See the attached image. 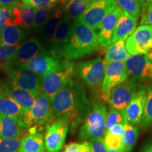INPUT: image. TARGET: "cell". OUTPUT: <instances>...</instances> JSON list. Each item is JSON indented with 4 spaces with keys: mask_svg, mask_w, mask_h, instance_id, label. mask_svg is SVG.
Masks as SVG:
<instances>
[{
    "mask_svg": "<svg viewBox=\"0 0 152 152\" xmlns=\"http://www.w3.org/2000/svg\"><path fill=\"white\" fill-rule=\"evenodd\" d=\"M51 102L54 118L65 121L71 132L83 124L92 109L84 86L73 79L51 99Z\"/></svg>",
    "mask_w": 152,
    "mask_h": 152,
    "instance_id": "obj_1",
    "label": "cell"
},
{
    "mask_svg": "<svg viewBox=\"0 0 152 152\" xmlns=\"http://www.w3.org/2000/svg\"><path fill=\"white\" fill-rule=\"evenodd\" d=\"M97 34L77 20L73 23L71 35L60 49L68 59H77L94 53L98 48Z\"/></svg>",
    "mask_w": 152,
    "mask_h": 152,
    "instance_id": "obj_2",
    "label": "cell"
},
{
    "mask_svg": "<svg viewBox=\"0 0 152 152\" xmlns=\"http://www.w3.org/2000/svg\"><path fill=\"white\" fill-rule=\"evenodd\" d=\"M53 119L51 99L40 92L37 95L33 107L26 110L18 121L23 130L35 128L38 130L37 128H48Z\"/></svg>",
    "mask_w": 152,
    "mask_h": 152,
    "instance_id": "obj_3",
    "label": "cell"
},
{
    "mask_svg": "<svg viewBox=\"0 0 152 152\" xmlns=\"http://www.w3.org/2000/svg\"><path fill=\"white\" fill-rule=\"evenodd\" d=\"M107 113V108L103 102H93L90 112L79 129L80 139L85 142L104 140Z\"/></svg>",
    "mask_w": 152,
    "mask_h": 152,
    "instance_id": "obj_4",
    "label": "cell"
},
{
    "mask_svg": "<svg viewBox=\"0 0 152 152\" xmlns=\"http://www.w3.org/2000/svg\"><path fill=\"white\" fill-rule=\"evenodd\" d=\"M76 64L71 61H61L54 70L41 77L40 90L52 99L75 75Z\"/></svg>",
    "mask_w": 152,
    "mask_h": 152,
    "instance_id": "obj_5",
    "label": "cell"
},
{
    "mask_svg": "<svg viewBox=\"0 0 152 152\" xmlns=\"http://www.w3.org/2000/svg\"><path fill=\"white\" fill-rule=\"evenodd\" d=\"M75 75L93 92H102L105 75L104 60L101 57H98L76 64Z\"/></svg>",
    "mask_w": 152,
    "mask_h": 152,
    "instance_id": "obj_6",
    "label": "cell"
},
{
    "mask_svg": "<svg viewBox=\"0 0 152 152\" xmlns=\"http://www.w3.org/2000/svg\"><path fill=\"white\" fill-rule=\"evenodd\" d=\"M2 68L13 87L35 94L41 92V77L30 70L22 66Z\"/></svg>",
    "mask_w": 152,
    "mask_h": 152,
    "instance_id": "obj_7",
    "label": "cell"
},
{
    "mask_svg": "<svg viewBox=\"0 0 152 152\" xmlns=\"http://www.w3.org/2000/svg\"><path fill=\"white\" fill-rule=\"evenodd\" d=\"M137 89V83L136 81L128 78L109 92L102 93L101 96L103 100L108 102L111 107L124 112L125 108L135 95Z\"/></svg>",
    "mask_w": 152,
    "mask_h": 152,
    "instance_id": "obj_8",
    "label": "cell"
},
{
    "mask_svg": "<svg viewBox=\"0 0 152 152\" xmlns=\"http://www.w3.org/2000/svg\"><path fill=\"white\" fill-rule=\"evenodd\" d=\"M48 54L40 42L35 38H30L20 44L16 52L10 59L3 63L2 67H17L29 62L35 57Z\"/></svg>",
    "mask_w": 152,
    "mask_h": 152,
    "instance_id": "obj_9",
    "label": "cell"
},
{
    "mask_svg": "<svg viewBox=\"0 0 152 152\" xmlns=\"http://www.w3.org/2000/svg\"><path fill=\"white\" fill-rule=\"evenodd\" d=\"M116 8L115 0H99L91 4L78 20L91 29L97 30L104 18Z\"/></svg>",
    "mask_w": 152,
    "mask_h": 152,
    "instance_id": "obj_10",
    "label": "cell"
},
{
    "mask_svg": "<svg viewBox=\"0 0 152 152\" xmlns=\"http://www.w3.org/2000/svg\"><path fill=\"white\" fill-rule=\"evenodd\" d=\"M125 47L130 55L147 54L152 48V26L140 25L127 39Z\"/></svg>",
    "mask_w": 152,
    "mask_h": 152,
    "instance_id": "obj_11",
    "label": "cell"
},
{
    "mask_svg": "<svg viewBox=\"0 0 152 152\" xmlns=\"http://www.w3.org/2000/svg\"><path fill=\"white\" fill-rule=\"evenodd\" d=\"M125 64L129 78L140 82L152 80V61L147 55H130Z\"/></svg>",
    "mask_w": 152,
    "mask_h": 152,
    "instance_id": "obj_12",
    "label": "cell"
},
{
    "mask_svg": "<svg viewBox=\"0 0 152 152\" xmlns=\"http://www.w3.org/2000/svg\"><path fill=\"white\" fill-rule=\"evenodd\" d=\"M69 127L62 120H55L47 129L45 137V149L48 152H58L62 149Z\"/></svg>",
    "mask_w": 152,
    "mask_h": 152,
    "instance_id": "obj_13",
    "label": "cell"
},
{
    "mask_svg": "<svg viewBox=\"0 0 152 152\" xmlns=\"http://www.w3.org/2000/svg\"><path fill=\"white\" fill-rule=\"evenodd\" d=\"M128 79L125 62H109L105 64V75L102 83V93L108 92Z\"/></svg>",
    "mask_w": 152,
    "mask_h": 152,
    "instance_id": "obj_14",
    "label": "cell"
},
{
    "mask_svg": "<svg viewBox=\"0 0 152 152\" xmlns=\"http://www.w3.org/2000/svg\"><path fill=\"white\" fill-rule=\"evenodd\" d=\"M147 90L145 87H142L137 91L134 97L124 111L125 123L134 126L141 123L147 100Z\"/></svg>",
    "mask_w": 152,
    "mask_h": 152,
    "instance_id": "obj_15",
    "label": "cell"
},
{
    "mask_svg": "<svg viewBox=\"0 0 152 152\" xmlns=\"http://www.w3.org/2000/svg\"><path fill=\"white\" fill-rule=\"evenodd\" d=\"M122 11L123 10L120 7H117L109 14H108L101 23L98 28L99 29V32L97 35L99 45L101 46L106 47L113 43L117 22Z\"/></svg>",
    "mask_w": 152,
    "mask_h": 152,
    "instance_id": "obj_16",
    "label": "cell"
},
{
    "mask_svg": "<svg viewBox=\"0 0 152 152\" xmlns=\"http://www.w3.org/2000/svg\"><path fill=\"white\" fill-rule=\"evenodd\" d=\"M73 20L69 17L64 15L58 26H57L52 39L47 44L50 53L55 56L60 53V49L67 42L71 35L73 26Z\"/></svg>",
    "mask_w": 152,
    "mask_h": 152,
    "instance_id": "obj_17",
    "label": "cell"
},
{
    "mask_svg": "<svg viewBox=\"0 0 152 152\" xmlns=\"http://www.w3.org/2000/svg\"><path fill=\"white\" fill-rule=\"evenodd\" d=\"M61 61L56 58V56L45 54L35 57L21 66L30 70L39 77H42L56 68Z\"/></svg>",
    "mask_w": 152,
    "mask_h": 152,
    "instance_id": "obj_18",
    "label": "cell"
},
{
    "mask_svg": "<svg viewBox=\"0 0 152 152\" xmlns=\"http://www.w3.org/2000/svg\"><path fill=\"white\" fill-rule=\"evenodd\" d=\"M0 91L4 92L16 102L21 105L25 109L30 110L33 107L35 102L36 97L38 94L28 92L13 87L10 83L4 85L0 88Z\"/></svg>",
    "mask_w": 152,
    "mask_h": 152,
    "instance_id": "obj_19",
    "label": "cell"
},
{
    "mask_svg": "<svg viewBox=\"0 0 152 152\" xmlns=\"http://www.w3.org/2000/svg\"><path fill=\"white\" fill-rule=\"evenodd\" d=\"M137 23V19L123 11L117 22L113 43L119 39H126L130 37L136 30Z\"/></svg>",
    "mask_w": 152,
    "mask_h": 152,
    "instance_id": "obj_20",
    "label": "cell"
},
{
    "mask_svg": "<svg viewBox=\"0 0 152 152\" xmlns=\"http://www.w3.org/2000/svg\"><path fill=\"white\" fill-rule=\"evenodd\" d=\"M29 33L19 26H7L0 32V45L15 46L28 37Z\"/></svg>",
    "mask_w": 152,
    "mask_h": 152,
    "instance_id": "obj_21",
    "label": "cell"
},
{
    "mask_svg": "<svg viewBox=\"0 0 152 152\" xmlns=\"http://www.w3.org/2000/svg\"><path fill=\"white\" fill-rule=\"evenodd\" d=\"M45 137L39 131H35L21 138L18 152H45Z\"/></svg>",
    "mask_w": 152,
    "mask_h": 152,
    "instance_id": "obj_22",
    "label": "cell"
},
{
    "mask_svg": "<svg viewBox=\"0 0 152 152\" xmlns=\"http://www.w3.org/2000/svg\"><path fill=\"white\" fill-rule=\"evenodd\" d=\"M26 110L28 109L23 107L9 95L0 91V114L18 120Z\"/></svg>",
    "mask_w": 152,
    "mask_h": 152,
    "instance_id": "obj_23",
    "label": "cell"
},
{
    "mask_svg": "<svg viewBox=\"0 0 152 152\" xmlns=\"http://www.w3.org/2000/svg\"><path fill=\"white\" fill-rule=\"evenodd\" d=\"M22 130L18 119L0 114V138L19 139Z\"/></svg>",
    "mask_w": 152,
    "mask_h": 152,
    "instance_id": "obj_24",
    "label": "cell"
},
{
    "mask_svg": "<svg viewBox=\"0 0 152 152\" xmlns=\"http://www.w3.org/2000/svg\"><path fill=\"white\" fill-rule=\"evenodd\" d=\"M129 56L130 55L125 47V39H119L107 47L104 61V64L109 62H124Z\"/></svg>",
    "mask_w": 152,
    "mask_h": 152,
    "instance_id": "obj_25",
    "label": "cell"
},
{
    "mask_svg": "<svg viewBox=\"0 0 152 152\" xmlns=\"http://www.w3.org/2000/svg\"><path fill=\"white\" fill-rule=\"evenodd\" d=\"M64 15L65 14H64V9L61 4V7H57L56 10L55 11L54 14L49 19L48 21L47 22V23L39 33V39L42 41L47 44L49 42L54 35L57 26Z\"/></svg>",
    "mask_w": 152,
    "mask_h": 152,
    "instance_id": "obj_26",
    "label": "cell"
},
{
    "mask_svg": "<svg viewBox=\"0 0 152 152\" xmlns=\"http://www.w3.org/2000/svg\"><path fill=\"white\" fill-rule=\"evenodd\" d=\"M61 4L65 15L75 21L83 16L91 4L84 0H62Z\"/></svg>",
    "mask_w": 152,
    "mask_h": 152,
    "instance_id": "obj_27",
    "label": "cell"
},
{
    "mask_svg": "<svg viewBox=\"0 0 152 152\" xmlns=\"http://www.w3.org/2000/svg\"><path fill=\"white\" fill-rule=\"evenodd\" d=\"M56 8L57 7H52V8L36 9L33 24L30 33H40L49 19L54 14L55 11L56 10Z\"/></svg>",
    "mask_w": 152,
    "mask_h": 152,
    "instance_id": "obj_28",
    "label": "cell"
},
{
    "mask_svg": "<svg viewBox=\"0 0 152 152\" xmlns=\"http://www.w3.org/2000/svg\"><path fill=\"white\" fill-rule=\"evenodd\" d=\"M138 137V130L134 125L130 123H124V134L123 135L122 142L125 151L130 152L135 144Z\"/></svg>",
    "mask_w": 152,
    "mask_h": 152,
    "instance_id": "obj_29",
    "label": "cell"
},
{
    "mask_svg": "<svg viewBox=\"0 0 152 152\" xmlns=\"http://www.w3.org/2000/svg\"><path fill=\"white\" fill-rule=\"evenodd\" d=\"M115 1L123 11L138 20L142 13V6L139 0H115Z\"/></svg>",
    "mask_w": 152,
    "mask_h": 152,
    "instance_id": "obj_30",
    "label": "cell"
},
{
    "mask_svg": "<svg viewBox=\"0 0 152 152\" xmlns=\"http://www.w3.org/2000/svg\"><path fill=\"white\" fill-rule=\"evenodd\" d=\"M35 9L22 3L23 23L20 28L26 30V31H27L28 33H30V30L32 29L34 17H35Z\"/></svg>",
    "mask_w": 152,
    "mask_h": 152,
    "instance_id": "obj_31",
    "label": "cell"
},
{
    "mask_svg": "<svg viewBox=\"0 0 152 152\" xmlns=\"http://www.w3.org/2000/svg\"><path fill=\"white\" fill-rule=\"evenodd\" d=\"M125 123V118L124 112L120 111L118 110L111 107L109 112L107 113L106 121V130L117 124H124Z\"/></svg>",
    "mask_w": 152,
    "mask_h": 152,
    "instance_id": "obj_32",
    "label": "cell"
},
{
    "mask_svg": "<svg viewBox=\"0 0 152 152\" xmlns=\"http://www.w3.org/2000/svg\"><path fill=\"white\" fill-rule=\"evenodd\" d=\"M141 124L144 128L152 125V86L147 90V100L144 106Z\"/></svg>",
    "mask_w": 152,
    "mask_h": 152,
    "instance_id": "obj_33",
    "label": "cell"
},
{
    "mask_svg": "<svg viewBox=\"0 0 152 152\" xmlns=\"http://www.w3.org/2000/svg\"><path fill=\"white\" fill-rule=\"evenodd\" d=\"M123 136L118 135L106 131L104 137V142L108 150H120L124 149L122 142ZM125 150V149H124Z\"/></svg>",
    "mask_w": 152,
    "mask_h": 152,
    "instance_id": "obj_34",
    "label": "cell"
},
{
    "mask_svg": "<svg viewBox=\"0 0 152 152\" xmlns=\"http://www.w3.org/2000/svg\"><path fill=\"white\" fill-rule=\"evenodd\" d=\"M21 139L0 138V152H18Z\"/></svg>",
    "mask_w": 152,
    "mask_h": 152,
    "instance_id": "obj_35",
    "label": "cell"
},
{
    "mask_svg": "<svg viewBox=\"0 0 152 152\" xmlns=\"http://www.w3.org/2000/svg\"><path fill=\"white\" fill-rule=\"evenodd\" d=\"M61 1L62 0H20L23 4H27L35 9L57 7V4L61 3Z\"/></svg>",
    "mask_w": 152,
    "mask_h": 152,
    "instance_id": "obj_36",
    "label": "cell"
},
{
    "mask_svg": "<svg viewBox=\"0 0 152 152\" xmlns=\"http://www.w3.org/2000/svg\"><path fill=\"white\" fill-rule=\"evenodd\" d=\"M19 45L15 46L0 45V62H6L12 57L16 52Z\"/></svg>",
    "mask_w": 152,
    "mask_h": 152,
    "instance_id": "obj_37",
    "label": "cell"
},
{
    "mask_svg": "<svg viewBox=\"0 0 152 152\" xmlns=\"http://www.w3.org/2000/svg\"><path fill=\"white\" fill-rule=\"evenodd\" d=\"M90 145L88 142L82 143H71L66 146L64 152H89Z\"/></svg>",
    "mask_w": 152,
    "mask_h": 152,
    "instance_id": "obj_38",
    "label": "cell"
},
{
    "mask_svg": "<svg viewBox=\"0 0 152 152\" xmlns=\"http://www.w3.org/2000/svg\"><path fill=\"white\" fill-rule=\"evenodd\" d=\"M141 25H149L152 26V5L145 4L142 9Z\"/></svg>",
    "mask_w": 152,
    "mask_h": 152,
    "instance_id": "obj_39",
    "label": "cell"
},
{
    "mask_svg": "<svg viewBox=\"0 0 152 152\" xmlns=\"http://www.w3.org/2000/svg\"><path fill=\"white\" fill-rule=\"evenodd\" d=\"M88 142L89 145H90V151L89 152H109V150L104 144V140Z\"/></svg>",
    "mask_w": 152,
    "mask_h": 152,
    "instance_id": "obj_40",
    "label": "cell"
},
{
    "mask_svg": "<svg viewBox=\"0 0 152 152\" xmlns=\"http://www.w3.org/2000/svg\"><path fill=\"white\" fill-rule=\"evenodd\" d=\"M10 12V7H0V32L6 26L7 19L9 18Z\"/></svg>",
    "mask_w": 152,
    "mask_h": 152,
    "instance_id": "obj_41",
    "label": "cell"
},
{
    "mask_svg": "<svg viewBox=\"0 0 152 152\" xmlns=\"http://www.w3.org/2000/svg\"><path fill=\"white\" fill-rule=\"evenodd\" d=\"M113 134H118V135L123 136L124 134V124H117L112 127L109 130H106Z\"/></svg>",
    "mask_w": 152,
    "mask_h": 152,
    "instance_id": "obj_42",
    "label": "cell"
},
{
    "mask_svg": "<svg viewBox=\"0 0 152 152\" xmlns=\"http://www.w3.org/2000/svg\"><path fill=\"white\" fill-rule=\"evenodd\" d=\"M18 1H19V0H0V7H7Z\"/></svg>",
    "mask_w": 152,
    "mask_h": 152,
    "instance_id": "obj_43",
    "label": "cell"
},
{
    "mask_svg": "<svg viewBox=\"0 0 152 152\" xmlns=\"http://www.w3.org/2000/svg\"><path fill=\"white\" fill-rule=\"evenodd\" d=\"M142 152H152V142L150 143L147 144V145L144 147Z\"/></svg>",
    "mask_w": 152,
    "mask_h": 152,
    "instance_id": "obj_44",
    "label": "cell"
},
{
    "mask_svg": "<svg viewBox=\"0 0 152 152\" xmlns=\"http://www.w3.org/2000/svg\"><path fill=\"white\" fill-rule=\"evenodd\" d=\"M146 54H147V56L148 58H149L151 61H152V48L150 49L149 52H148Z\"/></svg>",
    "mask_w": 152,
    "mask_h": 152,
    "instance_id": "obj_45",
    "label": "cell"
},
{
    "mask_svg": "<svg viewBox=\"0 0 152 152\" xmlns=\"http://www.w3.org/2000/svg\"><path fill=\"white\" fill-rule=\"evenodd\" d=\"M139 1H140V4H141V6H142V7H143L145 5L147 0H139Z\"/></svg>",
    "mask_w": 152,
    "mask_h": 152,
    "instance_id": "obj_46",
    "label": "cell"
},
{
    "mask_svg": "<svg viewBox=\"0 0 152 152\" xmlns=\"http://www.w3.org/2000/svg\"><path fill=\"white\" fill-rule=\"evenodd\" d=\"M84 1H85L86 2L89 3V4H92V3L96 2V1H99V0H84Z\"/></svg>",
    "mask_w": 152,
    "mask_h": 152,
    "instance_id": "obj_47",
    "label": "cell"
},
{
    "mask_svg": "<svg viewBox=\"0 0 152 152\" xmlns=\"http://www.w3.org/2000/svg\"><path fill=\"white\" fill-rule=\"evenodd\" d=\"M146 4H149L152 5V0H147Z\"/></svg>",
    "mask_w": 152,
    "mask_h": 152,
    "instance_id": "obj_48",
    "label": "cell"
},
{
    "mask_svg": "<svg viewBox=\"0 0 152 152\" xmlns=\"http://www.w3.org/2000/svg\"><path fill=\"white\" fill-rule=\"evenodd\" d=\"M117 152H127V151H125L124 149H123V150H120V151H118Z\"/></svg>",
    "mask_w": 152,
    "mask_h": 152,
    "instance_id": "obj_49",
    "label": "cell"
},
{
    "mask_svg": "<svg viewBox=\"0 0 152 152\" xmlns=\"http://www.w3.org/2000/svg\"><path fill=\"white\" fill-rule=\"evenodd\" d=\"M118 151H115V150H109V152H117Z\"/></svg>",
    "mask_w": 152,
    "mask_h": 152,
    "instance_id": "obj_50",
    "label": "cell"
}]
</instances>
